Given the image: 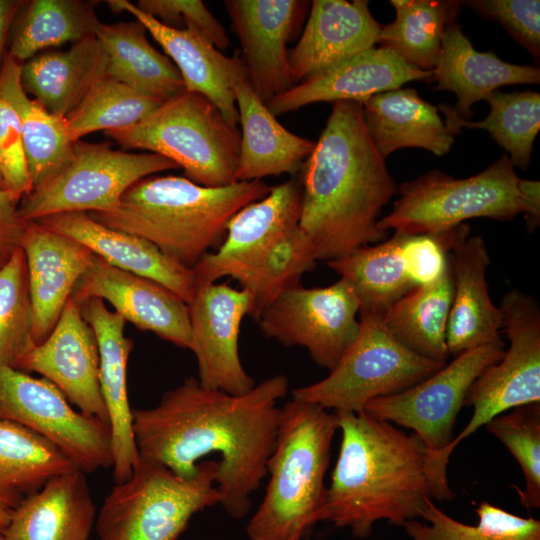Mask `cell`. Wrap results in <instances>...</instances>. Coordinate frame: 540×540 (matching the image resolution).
<instances>
[{"label":"cell","mask_w":540,"mask_h":540,"mask_svg":"<svg viewBox=\"0 0 540 540\" xmlns=\"http://www.w3.org/2000/svg\"><path fill=\"white\" fill-rule=\"evenodd\" d=\"M134 5L168 27L196 28L219 50L229 46L224 27L200 0H139Z\"/></svg>","instance_id":"obj_47"},{"label":"cell","mask_w":540,"mask_h":540,"mask_svg":"<svg viewBox=\"0 0 540 540\" xmlns=\"http://www.w3.org/2000/svg\"><path fill=\"white\" fill-rule=\"evenodd\" d=\"M0 188L5 189L1 170H0Z\"/></svg>","instance_id":"obj_53"},{"label":"cell","mask_w":540,"mask_h":540,"mask_svg":"<svg viewBox=\"0 0 540 540\" xmlns=\"http://www.w3.org/2000/svg\"><path fill=\"white\" fill-rule=\"evenodd\" d=\"M217 460H202L189 478L140 457L115 483L96 516L97 540H177L192 517L219 504Z\"/></svg>","instance_id":"obj_7"},{"label":"cell","mask_w":540,"mask_h":540,"mask_svg":"<svg viewBox=\"0 0 540 540\" xmlns=\"http://www.w3.org/2000/svg\"><path fill=\"white\" fill-rule=\"evenodd\" d=\"M301 199V185L292 178L239 210L229 220L217 250L205 254L193 267L197 288L221 277H232L297 228Z\"/></svg>","instance_id":"obj_19"},{"label":"cell","mask_w":540,"mask_h":540,"mask_svg":"<svg viewBox=\"0 0 540 540\" xmlns=\"http://www.w3.org/2000/svg\"><path fill=\"white\" fill-rule=\"evenodd\" d=\"M362 105L369 137L385 160L403 148H420L444 156L461 132L446 124L438 107L421 98L413 88L378 93Z\"/></svg>","instance_id":"obj_30"},{"label":"cell","mask_w":540,"mask_h":540,"mask_svg":"<svg viewBox=\"0 0 540 540\" xmlns=\"http://www.w3.org/2000/svg\"><path fill=\"white\" fill-rule=\"evenodd\" d=\"M403 234L381 243L359 247L349 254L326 262L354 289L359 313L383 316L415 285L408 277L401 256Z\"/></svg>","instance_id":"obj_35"},{"label":"cell","mask_w":540,"mask_h":540,"mask_svg":"<svg viewBox=\"0 0 540 540\" xmlns=\"http://www.w3.org/2000/svg\"><path fill=\"white\" fill-rule=\"evenodd\" d=\"M7 259L3 258L2 256H0V267L4 264V262L6 261Z\"/></svg>","instance_id":"obj_54"},{"label":"cell","mask_w":540,"mask_h":540,"mask_svg":"<svg viewBox=\"0 0 540 540\" xmlns=\"http://www.w3.org/2000/svg\"><path fill=\"white\" fill-rule=\"evenodd\" d=\"M284 375H274L240 395L203 387L189 377L160 402L132 410V429L141 458L174 474H196L202 458L218 455L219 504L233 518L250 510L251 495L267 476L278 429V401L288 393Z\"/></svg>","instance_id":"obj_1"},{"label":"cell","mask_w":540,"mask_h":540,"mask_svg":"<svg viewBox=\"0 0 540 540\" xmlns=\"http://www.w3.org/2000/svg\"><path fill=\"white\" fill-rule=\"evenodd\" d=\"M432 71L411 66L381 47H372L293 85L266 103L275 116L317 102L356 101L401 88L415 80L430 81Z\"/></svg>","instance_id":"obj_21"},{"label":"cell","mask_w":540,"mask_h":540,"mask_svg":"<svg viewBox=\"0 0 540 540\" xmlns=\"http://www.w3.org/2000/svg\"><path fill=\"white\" fill-rule=\"evenodd\" d=\"M519 464L525 488L514 486L520 504L531 510L540 507V402L521 405L486 424Z\"/></svg>","instance_id":"obj_44"},{"label":"cell","mask_w":540,"mask_h":540,"mask_svg":"<svg viewBox=\"0 0 540 540\" xmlns=\"http://www.w3.org/2000/svg\"><path fill=\"white\" fill-rule=\"evenodd\" d=\"M7 53L23 64L44 49L93 36L101 24L94 2L81 0L26 1Z\"/></svg>","instance_id":"obj_38"},{"label":"cell","mask_w":540,"mask_h":540,"mask_svg":"<svg viewBox=\"0 0 540 540\" xmlns=\"http://www.w3.org/2000/svg\"><path fill=\"white\" fill-rule=\"evenodd\" d=\"M241 125L237 181L261 180L299 171L315 142L283 127L247 77L233 85Z\"/></svg>","instance_id":"obj_29"},{"label":"cell","mask_w":540,"mask_h":540,"mask_svg":"<svg viewBox=\"0 0 540 540\" xmlns=\"http://www.w3.org/2000/svg\"><path fill=\"white\" fill-rule=\"evenodd\" d=\"M71 298L80 305L90 298L107 301L114 312L138 329L190 349L188 304L163 285L116 268L96 255L77 281Z\"/></svg>","instance_id":"obj_18"},{"label":"cell","mask_w":540,"mask_h":540,"mask_svg":"<svg viewBox=\"0 0 540 540\" xmlns=\"http://www.w3.org/2000/svg\"><path fill=\"white\" fill-rule=\"evenodd\" d=\"M335 413L341 443L319 522L366 538L379 521L403 526L420 520L433 499L423 442L364 412Z\"/></svg>","instance_id":"obj_3"},{"label":"cell","mask_w":540,"mask_h":540,"mask_svg":"<svg viewBox=\"0 0 540 540\" xmlns=\"http://www.w3.org/2000/svg\"><path fill=\"white\" fill-rule=\"evenodd\" d=\"M0 170L4 188L19 202L33 189L18 114L0 95Z\"/></svg>","instance_id":"obj_48"},{"label":"cell","mask_w":540,"mask_h":540,"mask_svg":"<svg viewBox=\"0 0 540 540\" xmlns=\"http://www.w3.org/2000/svg\"><path fill=\"white\" fill-rule=\"evenodd\" d=\"M21 65L6 54L0 70V95L18 114L29 176L35 188L71 162L75 142L68 133L65 117L50 113L25 92L20 80Z\"/></svg>","instance_id":"obj_32"},{"label":"cell","mask_w":540,"mask_h":540,"mask_svg":"<svg viewBox=\"0 0 540 540\" xmlns=\"http://www.w3.org/2000/svg\"><path fill=\"white\" fill-rule=\"evenodd\" d=\"M0 540H4L3 534L0 532Z\"/></svg>","instance_id":"obj_55"},{"label":"cell","mask_w":540,"mask_h":540,"mask_svg":"<svg viewBox=\"0 0 540 540\" xmlns=\"http://www.w3.org/2000/svg\"><path fill=\"white\" fill-rule=\"evenodd\" d=\"M381 27L367 0L312 1L302 35L289 52L292 84L374 47Z\"/></svg>","instance_id":"obj_22"},{"label":"cell","mask_w":540,"mask_h":540,"mask_svg":"<svg viewBox=\"0 0 540 540\" xmlns=\"http://www.w3.org/2000/svg\"><path fill=\"white\" fill-rule=\"evenodd\" d=\"M469 235L470 228L465 223L441 232L403 234L401 256L406 273L415 287L438 282L450 267L451 249Z\"/></svg>","instance_id":"obj_45"},{"label":"cell","mask_w":540,"mask_h":540,"mask_svg":"<svg viewBox=\"0 0 540 540\" xmlns=\"http://www.w3.org/2000/svg\"><path fill=\"white\" fill-rule=\"evenodd\" d=\"M337 431L336 413L321 406L292 398L280 408L265 495L246 527L250 540H303L319 522Z\"/></svg>","instance_id":"obj_5"},{"label":"cell","mask_w":540,"mask_h":540,"mask_svg":"<svg viewBox=\"0 0 540 540\" xmlns=\"http://www.w3.org/2000/svg\"><path fill=\"white\" fill-rule=\"evenodd\" d=\"M35 222L78 241L116 268L163 285L187 304L195 295L197 280L193 268L179 264L141 237L95 221L88 212L58 213Z\"/></svg>","instance_id":"obj_24"},{"label":"cell","mask_w":540,"mask_h":540,"mask_svg":"<svg viewBox=\"0 0 540 540\" xmlns=\"http://www.w3.org/2000/svg\"><path fill=\"white\" fill-rule=\"evenodd\" d=\"M107 73V57L95 35L66 50L41 52L21 65L23 89L50 113L66 117Z\"/></svg>","instance_id":"obj_31"},{"label":"cell","mask_w":540,"mask_h":540,"mask_svg":"<svg viewBox=\"0 0 540 540\" xmlns=\"http://www.w3.org/2000/svg\"><path fill=\"white\" fill-rule=\"evenodd\" d=\"M137 20L101 23L95 36L107 57V74L136 92L166 101L185 87L171 59L156 50Z\"/></svg>","instance_id":"obj_33"},{"label":"cell","mask_w":540,"mask_h":540,"mask_svg":"<svg viewBox=\"0 0 540 540\" xmlns=\"http://www.w3.org/2000/svg\"><path fill=\"white\" fill-rule=\"evenodd\" d=\"M82 314L96 336L99 379L112 435L113 479L127 480L140 459L132 429V408L127 393V364L133 340L125 336L126 321L99 298L81 305Z\"/></svg>","instance_id":"obj_25"},{"label":"cell","mask_w":540,"mask_h":540,"mask_svg":"<svg viewBox=\"0 0 540 540\" xmlns=\"http://www.w3.org/2000/svg\"><path fill=\"white\" fill-rule=\"evenodd\" d=\"M114 13L128 12L146 28L179 70L185 90L200 93L237 128L238 112L233 85L247 77L239 55L225 56L194 27L175 29L160 23L127 0H109Z\"/></svg>","instance_id":"obj_20"},{"label":"cell","mask_w":540,"mask_h":540,"mask_svg":"<svg viewBox=\"0 0 540 540\" xmlns=\"http://www.w3.org/2000/svg\"><path fill=\"white\" fill-rule=\"evenodd\" d=\"M476 525L462 523L439 509L431 498L420 520L407 521L403 527L411 540H540V521L512 514L487 501L475 510Z\"/></svg>","instance_id":"obj_41"},{"label":"cell","mask_w":540,"mask_h":540,"mask_svg":"<svg viewBox=\"0 0 540 540\" xmlns=\"http://www.w3.org/2000/svg\"><path fill=\"white\" fill-rule=\"evenodd\" d=\"M521 179L507 154L468 178L429 171L399 186V198L378 227L416 235L449 230L471 218L511 221L525 212Z\"/></svg>","instance_id":"obj_8"},{"label":"cell","mask_w":540,"mask_h":540,"mask_svg":"<svg viewBox=\"0 0 540 540\" xmlns=\"http://www.w3.org/2000/svg\"><path fill=\"white\" fill-rule=\"evenodd\" d=\"M521 189L525 199L524 219L526 229L532 232L540 224V182L521 179Z\"/></svg>","instance_id":"obj_51"},{"label":"cell","mask_w":540,"mask_h":540,"mask_svg":"<svg viewBox=\"0 0 540 540\" xmlns=\"http://www.w3.org/2000/svg\"><path fill=\"white\" fill-rule=\"evenodd\" d=\"M162 102L136 92L106 73L65 117L67 130L76 142L99 130L125 128L144 119Z\"/></svg>","instance_id":"obj_42"},{"label":"cell","mask_w":540,"mask_h":540,"mask_svg":"<svg viewBox=\"0 0 540 540\" xmlns=\"http://www.w3.org/2000/svg\"><path fill=\"white\" fill-rule=\"evenodd\" d=\"M485 100L490 111L481 121L462 120L448 105L441 104L438 109L445 115L446 124L456 130L463 127L487 130L506 150L513 166L526 170L540 128V94L529 90L509 93L495 90Z\"/></svg>","instance_id":"obj_39"},{"label":"cell","mask_w":540,"mask_h":540,"mask_svg":"<svg viewBox=\"0 0 540 540\" xmlns=\"http://www.w3.org/2000/svg\"><path fill=\"white\" fill-rule=\"evenodd\" d=\"M359 315L358 336L338 364L324 379L294 389L293 398L327 410L363 413L369 401L401 392L445 365L403 346L381 316Z\"/></svg>","instance_id":"obj_9"},{"label":"cell","mask_w":540,"mask_h":540,"mask_svg":"<svg viewBox=\"0 0 540 540\" xmlns=\"http://www.w3.org/2000/svg\"><path fill=\"white\" fill-rule=\"evenodd\" d=\"M122 150L161 155L206 187L238 182L240 133L204 95L183 90L163 101L141 121L105 131Z\"/></svg>","instance_id":"obj_6"},{"label":"cell","mask_w":540,"mask_h":540,"mask_svg":"<svg viewBox=\"0 0 540 540\" xmlns=\"http://www.w3.org/2000/svg\"><path fill=\"white\" fill-rule=\"evenodd\" d=\"M251 307L250 295L227 283L199 286L188 304L190 349L197 360L199 383L206 388L240 395L255 381L244 369L239 355L243 318Z\"/></svg>","instance_id":"obj_15"},{"label":"cell","mask_w":540,"mask_h":540,"mask_svg":"<svg viewBox=\"0 0 540 540\" xmlns=\"http://www.w3.org/2000/svg\"><path fill=\"white\" fill-rule=\"evenodd\" d=\"M77 469L54 444L13 421L0 419V505L14 510L60 474Z\"/></svg>","instance_id":"obj_34"},{"label":"cell","mask_w":540,"mask_h":540,"mask_svg":"<svg viewBox=\"0 0 540 540\" xmlns=\"http://www.w3.org/2000/svg\"><path fill=\"white\" fill-rule=\"evenodd\" d=\"M96 506L79 469L49 480L12 510L4 540H89Z\"/></svg>","instance_id":"obj_28"},{"label":"cell","mask_w":540,"mask_h":540,"mask_svg":"<svg viewBox=\"0 0 540 540\" xmlns=\"http://www.w3.org/2000/svg\"><path fill=\"white\" fill-rule=\"evenodd\" d=\"M299 227L318 261H332L387 236L378 227L397 191L367 132L363 105L332 103L314 149L301 167Z\"/></svg>","instance_id":"obj_2"},{"label":"cell","mask_w":540,"mask_h":540,"mask_svg":"<svg viewBox=\"0 0 540 540\" xmlns=\"http://www.w3.org/2000/svg\"><path fill=\"white\" fill-rule=\"evenodd\" d=\"M483 18L498 22L532 56L540 59V1L469 0L461 1Z\"/></svg>","instance_id":"obj_46"},{"label":"cell","mask_w":540,"mask_h":540,"mask_svg":"<svg viewBox=\"0 0 540 540\" xmlns=\"http://www.w3.org/2000/svg\"><path fill=\"white\" fill-rule=\"evenodd\" d=\"M504 352L502 339L465 351L421 382L369 401L364 413L411 429L425 445L426 459L432 458L453 441L456 419L472 383Z\"/></svg>","instance_id":"obj_13"},{"label":"cell","mask_w":540,"mask_h":540,"mask_svg":"<svg viewBox=\"0 0 540 540\" xmlns=\"http://www.w3.org/2000/svg\"><path fill=\"white\" fill-rule=\"evenodd\" d=\"M501 329L509 347L502 358L487 367L472 383L464 406L472 416L451 444L436 456L446 467L454 449L480 427L515 407L540 402V308L519 289L507 291L499 306Z\"/></svg>","instance_id":"obj_10"},{"label":"cell","mask_w":540,"mask_h":540,"mask_svg":"<svg viewBox=\"0 0 540 540\" xmlns=\"http://www.w3.org/2000/svg\"><path fill=\"white\" fill-rule=\"evenodd\" d=\"M155 153L112 149L109 143L76 141L71 162L56 176L35 187L18 204L25 221L64 212L108 211L139 180L178 169Z\"/></svg>","instance_id":"obj_11"},{"label":"cell","mask_w":540,"mask_h":540,"mask_svg":"<svg viewBox=\"0 0 540 540\" xmlns=\"http://www.w3.org/2000/svg\"><path fill=\"white\" fill-rule=\"evenodd\" d=\"M12 510H9L0 505V532L3 533L4 529L9 524Z\"/></svg>","instance_id":"obj_52"},{"label":"cell","mask_w":540,"mask_h":540,"mask_svg":"<svg viewBox=\"0 0 540 540\" xmlns=\"http://www.w3.org/2000/svg\"><path fill=\"white\" fill-rule=\"evenodd\" d=\"M452 301L450 267L436 283L413 288L381 318L389 332L413 353L446 364L448 317Z\"/></svg>","instance_id":"obj_36"},{"label":"cell","mask_w":540,"mask_h":540,"mask_svg":"<svg viewBox=\"0 0 540 540\" xmlns=\"http://www.w3.org/2000/svg\"><path fill=\"white\" fill-rule=\"evenodd\" d=\"M241 45L247 79L264 103L293 86L287 43L311 2L298 0H226Z\"/></svg>","instance_id":"obj_17"},{"label":"cell","mask_w":540,"mask_h":540,"mask_svg":"<svg viewBox=\"0 0 540 540\" xmlns=\"http://www.w3.org/2000/svg\"><path fill=\"white\" fill-rule=\"evenodd\" d=\"M0 419L41 435L85 474L113 466L109 423L76 411L43 377L0 366Z\"/></svg>","instance_id":"obj_12"},{"label":"cell","mask_w":540,"mask_h":540,"mask_svg":"<svg viewBox=\"0 0 540 540\" xmlns=\"http://www.w3.org/2000/svg\"><path fill=\"white\" fill-rule=\"evenodd\" d=\"M430 81L436 82L434 90L456 95L457 103L451 109L458 118L468 120L472 106L500 87L539 84L540 69L508 63L492 51L476 50L461 25L453 22L445 29Z\"/></svg>","instance_id":"obj_27"},{"label":"cell","mask_w":540,"mask_h":540,"mask_svg":"<svg viewBox=\"0 0 540 540\" xmlns=\"http://www.w3.org/2000/svg\"><path fill=\"white\" fill-rule=\"evenodd\" d=\"M452 301L446 343L450 356L501 340V314L486 280L490 257L479 236L460 239L449 253Z\"/></svg>","instance_id":"obj_26"},{"label":"cell","mask_w":540,"mask_h":540,"mask_svg":"<svg viewBox=\"0 0 540 540\" xmlns=\"http://www.w3.org/2000/svg\"><path fill=\"white\" fill-rule=\"evenodd\" d=\"M54 384L79 411L109 423L99 379V350L93 329L71 297L48 337L19 362Z\"/></svg>","instance_id":"obj_16"},{"label":"cell","mask_w":540,"mask_h":540,"mask_svg":"<svg viewBox=\"0 0 540 540\" xmlns=\"http://www.w3.org/2000/svg\"><path fill=\"white\" fill-rule=\"evenodd\" d=\"M360 303L343 278L325 287L295 285L260 314L262 333L284 346H302L312 360L331 371L356 340Z\"/></svg>","instance_id":"obj_14"},{"label":"cell","mask_w":540,"mask_h":540,"mask_svg":"<svg viewBox=\"0 0 540 540\" xmlns=\"http://www.w3.org/2000/svg\"><path fill=\"white\" fill-rule=\"evenodd\" d=\"M395 20L381 27L378 43L407 64L432 71L446 27L457 22L461 1L391 0Z\"/></svg>","instance_id":"obj_37"},{"label":"cell","mask_w":540,"mask_h":540,"mask_svg":"<svg viewBox=\"0 0 540 540\" xmlns=\"http://www.w3.org/2000/svg\"><path fill=\"white\" fill-rule=\"evenodd\" d=\"M23 249L33 309V336L43 342L56 326L79 278L94 254L83 244L43 227L26 222Z\"/></svg>","instance_id":"obj_23"},{"label":"cell","mask_w":540,"mask_h":540,"mask_svg":"<svg viewBox=\"0 0 540 540\" xmlns=\"http://www.w3.org/2000/svg\"><path fill=\"white\" fill-rule=\"evenodd\" d=\"M262 180L206 187L184 176H149L133 184L117 206L90 212L97 222L141 237L179 264L193 268L220 245L229 220L266 196Z\"/></svg>","instance_id":"obj_4"},{"label":"cell","mask_w":540,"mask_h":540,"mask_svg":"<svg viewBox=\"0 0 540 540\" xmlns=\"http://www.w3.org/2000/svg\"><path fill=\"white\" fill-rule=\"evenodd\" d=\"M18 204L9 191L0 188V256L5 259L20 247L26 229Z\"/></svg>","instance_id":"obj_49"},{"label":"cell","mask_w":540,"mask_h":540,"mask_svg":"<svg viewBox=\"0 0 540 540\" xmlns=\"http://www.w3.org/2000/svg\"><path fill=\"white\" fill-rule=\"evenodd\" d=\"M35 345L26 258L18 247L0 267V366L17 368Z\"/></svg>","instance_id":"obj_43"},{"label":"cell","mask_w":540,"mask_h":540,"mask_svg":"<svg viewBox=\"0 0 540 540\" xmlns=\"http://www.w3.org/2000/svg\"><path fill=\"white\" fill-rule=\"evenodd\" d=\"M317 261L312 243L298 226L231 278L250 295L249 316L257 321L282 292L300 284L302 276L313 270Z\"/></svg>","instance_id":"obj_40"},{"label":"cell","mask_w":540,"mask_h":540,"mask_svg":"<svg viewBox=\"0 0 540 540\" xmlns=\"http://www.w3.org/2000/svg\"><path fill=\"white\" fill-rule=\"evenodd\" d=\"M26 1L0 0V70L7 54L12 27Z\"/></svg>","instance_id":"obj_50"}]
</instances>
